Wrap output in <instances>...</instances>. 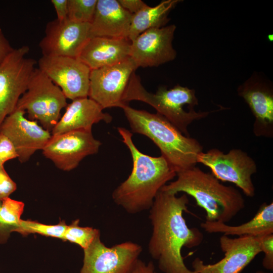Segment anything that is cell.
Masks as SVG:
<instances>
[{
    "label": "cell",
    "mask_w": 273,
    "mask_h": 273,
    "mask_svg": "<svg viewBox=\"0 0 273 273\" xmlns=\"http://www.w3.org/2000/svg\"><path fill=\"white\" fill-rule=\"evenodd\" d=\"M189 202L185 194L177 197L160 190L150 209L152 233L148 250L164 273H196L187 268L181 255L184 247L198 246L203 240L201 232L189 228L183 216Z\"/></svg>",
    "instance_id": "cell-1"
},
{
    "label": "cell",
    "mask_w": 273,
    "mask_h": 273,
    "mask_svg": "<svg viewBox=\"0 0 273 273\" xmlns=\"http://www.w3.org/2000/svg\"><path fill=\"white\" fill-rule=\"evenodd\" d=\"M117 129L130 151L133 167L128 178L113 192L112 199L131 214L150 209L158 193L176 173L162 156L152 157L140 152L130 131L122 127Z\"/></svg>",
    "instance_id": "cell-2"
},
{
    "label": "cell",
    "mask_w": 273,
    "mask_h": 273,
    "mask_svg": "<svg viewBox=\"0 0 273 273\" xmlns=\"http://www.w3.org/2000/svg\"><path fill=\"white\" fill-rule=\"evenodd\" d=\"M176 176L160 190L176 195L183 192L193 197L205 211L206 221L226 223L245 207V200L238 189L223 185L211 173L196 166Z\"/></svg>",
    "instance_id": "cell-3"
},
{
    "label": "cell",
    "mask_w": 273,
    "mask_h": 273,
    "mask_svg": "<svg viewBox=\"0 0 273 273\" xmlns=\"http://www.w3.org/2000/svg\"><path fill=\"white\" fill-rule=\"evenodd\" d=\"M121 109L131 132L149 138L176 173L196 166L197 157L203 149L197 140L183 134L158 113L135 109L128 104Z\"/></svg>",
    "instance_id": "cell-4"
},
{
    "label": "cell",
    "mask_w": 273,
    "mask_h": 273,
    "mask_svg": "<svg viewBox=\"0 0 273 273\" xmlns=\"http://www.w3.org/2000/svg\"><path fill=\"white\" fill-rule=\"evenodd\" d=\"M139 101L149 104L178 130L190 136L188 127L195 120L205 118L211 111L195 110L198 99L194 89L177 84L169 89L160 86L155 93L147 91L141 78L134 72L129 80L123 97L125 104L131 101Z\"/></svg>",
    "instance_id": "cell-5"
},
{
    "label": "cell",
    "mask_w": 273,
    "mask_h": 273,
    "mask_svg": "<svg viewBox=\"0 0 273 273\" xmlns=\"http://www.w3.org/2000/svg\"><path fill=\"white\" fill-rule=\"evenodd\" d=\"M67 105V98L61 89L35 68L16 108L27 113L29 120L38 121L43 128L52 131L61 118L62 109Z\"/></svg>",
    "instance_id": "cell-6"
},
{
    "label": "cell",
    "mask_w": 273,
    "mask_h": 273,
    "mask_svg": "<svg viewBox=\"0 0 273 273\" xmlns=\"http://www.w3.org/2000/svg\"><path fill=\"white\" fill-rule=\"evenodd\" d=\"M198 163L209 168L211 173L219 180L235 184L248 197L255 196V188L252 176L257 172V165L246 152L233 149L225 154L213 148L200 153Z\"/></svg>",
    "instance_id": "cell-7"
},
{
    "label": "cell",
    "mask_w": 273,
    "mask_h": 273,
    "mask_svg": "<svg viewBox=\"0 0 273 273\" xmlns=\"http://www.w3.org/2000/svg\"><path fill=\"white\" fill-rule=\"evenodd\" d=\"M29 51L27 46L14 49L0 64V126L16 108L35 69L36 61L26 57Z\"/></svg>",
    "instance_id": "cell-8"
},
{
    "label": "cell",
    "mask_w": 273,
    "mask_h": 273,
    "mask_svg": "<svg viewBox=\"0 0 273 273\" xmlns=\"http://www.w3.org/2000/svg\"><path fill=\"white\" fill-rule=\"evenodd\" d=\"M142 251L141 246L129 241L108 247L99 236L83 250L79 273H131Z\"/></svg>",
    "instance_id": "cell-9"
},
{
    "label": "cell",
    "mask_w": 273,
    "mask_h": 273,
    "mask_svg": "<svg viewBox=\"0 0 273 273\" xmlns=\"http://www.w3.org/2000/svg\"><path fill=\"white\" fill-rule=\"evenodd\" d=\"M101 145L92 130L81 129L52 135L42 151L57 168L70 171L86 156L97 153Z\"/></svg>",
    "instance_id": "cell-10"
},
{
    "label": "cell",
    "mask_w": 273,
    "mask_h": 273,
    "mask_svg": "<svg viewBox=\"0 0 273 273\" xmlns=\"http://www.w3.org/2000/svg\"><path fill=\"white\" fill-rule=\"evenodd\" d=\"M137 68L129 58L121 63L92 69L88 97L103 109L121 107L123 97L132 74Z\"/></svg>",
    "instance_id": "cell-11"
},
{
    "label": "cell",
    "mask_w": 273,
    "mask_h": 273,
    "mask_svg": "<svg viewBox=\"0 0 273 273\" xmlns=\"http://www.w3.org/2000/svg\"><path fill=\"white\" fill-rule=\"evenodd\" d=\"M38 69L62 91L67 99L87 98L91 69L78 58L42 56Z\"/></svg>",
    "instance_id": "cell-12"
},
{
    "label": "cell",
    "mask_w": 273,
    "mask_h": 273,
    "mask_svg": "<svg viewBox=\"0 0 273 273\" xmlns=\"http://www.w3.org/2000/svg\"><path fill=\"white\" fill-rule=\"evenodd\" d=\"M91 38L90 23L56 19L47 24L39 46L42 56L78 58Z\"/></svg>",
    "instance_id": "cell-13"
},
{
    "label": "cell",
    "mask_w": 273,
    "mask_h": 273,
    "mask_svg": "<svg viewBox=\"0 0 273 273\" xmlns=\"http://www.w3.org/2000/svg\"><path fill=\"white\" fill-rule=\"evenodd\" d=\"M220 246L224 257L213 264H205L199 258L192 262L196 273H241L261 252L259 237L242 236L231 238L223 235Z\"/></svg>",
    "instance_id": "cell-14"
},
{
    "label": "cell",
    "mask_w": 273,
    "mask_h": 273,
    "mask_svg": "<svg viewBox=\"0 0 273 273\" xmlns=\"http://www.w3.org/2000/svg\"><path fill=\"white\" fill-rule=\"evenodd\" d=\"M175 29L174 24L151 28L131 41L130 58L136 67H158L174 60L176 52L172 41Z\"/></svg>",
    "instance_id": "cell-15"
},
{
    "label": "cell",
    "mask_w": 273,
    "mask_h": 273,
    "mask_svg": "<svg viewBox=\"0 0 273 273\" xmlns=\"http://www.w3.org/2000/svg\"><path fill=\"white\" fill-rule=\"evenodd\" d=\"M237 93L248 105L255 120V136L273 137V87L271 82L254 72L240 85Z\"/></svg>",
    "instance_id": "cell-16"
},
{
    "label": "cell",
    "mask_w": 273,
    "mask_h": 273,
    "mask_svg": "<svg viewBox=\"0 0 273 273\" xmlns=\"http://www.w3.org/2000/svg\"><path fill=\"white\" fill-rule=\"evenodd\" d=\"M25 114L24 111L16 108L0 126V133L12 142L21 163L27 161L36 151L42 150L52 136L50 131L36 121L27 119Z\"/></svg>",
    "instance_id": "cell-17"
},
{
    "label": "cell",
    "mask_w": 273,
    "mask_h": 273,
    "mask_svg": "<svg viewBox=\"0 0 273 273\" xmlns=\"http://www.w3.org/2000/svg\"><path fill=\"white\" fill-rule=\"evenodd\" d=\"M132 16L118 0H97L90 23L91 37L127 38Z\"/></svg>",
    "instance_id": "cell-18"
},
{
    "label": "cell",
    "mask_w": 273,
    "mask_h": 273,
    "mask_svg": "<svg viewBox=\"0 0 273 273\" xmlns=\"http://www.w3.org/2000/svg\"><path fill=\"white\" fill-rule=\"evenodd\" d=\"M103 109L88 97L76 99L66 107L63 115L51 131L57 135L77 130H92L94 124L101 121L109 123L112 116L103 112Z\"/></svg>",
    "instance_id": "cell-19"
},
{
    "label": "cell",
    "mask_w": 273,
    "mask_h": 273,
    "mask_svg": "<svg viewBox=\"0 0 273 273\" xmlns=\"http://www.w3.org/2000/svg\"><path fill=\"white\" fill-rule=\"evenodd\" d=\"M131 41L127 38L92 37L79 57L92 69L111 66L130 58Z\"/></svg>",
    "instance_id": "cell-20"
},
{
    "label": "cell",
    "mask_w": 273,
    "mask_h": 273,
    "mask_svg": "<svg viewBox=\"0 0 273 273\" xmlns=\"http://www.w3.org/2000/svg\"><path fill=\"white\" fill-rule=\"evenodd\" d=\"M201 227L209 233H221L226 236L260 237L273 234V203H264L254 216L239 225H229L217 221H205Z\"/></svg>",
    "instance_id": "cell-21"
},
{
    "label": "cell",
    "mask_w": 273,
    "mask_h": 273,
    "mask_svg": "<svg viewBox=\"0 0 273 273\" xmlns=\"http://www.w3.org/2000/svg\"><path fill=\"white\" fill-rule=\"evenodd\" d=\"M181 1L165 0L154 7L146 6L132 15L127 38L130 41L144 31L166 26L170 20L168 15Z\"/></svg>",
    "instance_id": "cell-22"
},
{
    "label": "cell",
    "mask_w": 273,
    "mask_h": 273,
    "mask_svg": "<svg viewBox=\"0 0 273 273\" xmlns=\"http://www.w3.org/2000/svg\"><path fill=\"white\" fill-rule=\"evenodd\" d=\"M78 219L67 225L62 240L78 245L83 250L87 248L97 237L100 236V231L92 227H82Z\"/></svg>",
    "instance_id": "cell-23"
},
{
    "label": "cell",
    "mask_w": 273,
    "mask_h": 273,
    "mask_svg": "<svg viewBox=\"0 0 273 273\" xmlns=\"http://www.w3.org/2000/svg\"><path fill=\"white\" fill-rule=\"evenodd\" d=\"M67 226L64 221H61L57 224L49 225L34 221L21 219L16 232L22 235L38 234L62 240Z\"/></svg>",
    "instance_id": "cell-24"
},
{
    "label": "cell",
    "mask_w": 273,
    "mask_h": 273,
    "mask_svg": "<svg viewBox=\"0 0 273 273\" xmlns=\"http://www.w3.org/2000/svg\"><path fill=\"white\" fill-rule=\"evenodd\" d=\"M97 0H68V19L75 22L90 23Z\"/></svg>",
    "instance_id": "cell-25"
},
{
    "label": "cell",
    "mask_w": 273,
    "mask_h": 273,
    "mask_svg": "<svg viewBox=\"0 0 273 273\" xmlns=\"http://www.w3.org/2000/svg\"><path fill=\"white\" fill-rule=\"evenodd\" d=\"M24 204L8 197L1 202L0 217L3 221L9 226L12 232H16L21 219Z\"/></svg>",
    "instance_id": "cell-26"
},
{
    "label": "cell",
    "mask_w": 273,
    "mask_h": 273,
    "mask_svg": "<svg viewBox=\"0 0 273 273\" xmlns=\"http://www.w3.org/2000/svg\"><path fill=\"white\" fill-rule=\"evenodd\" d=\"M261 252L264 254L262 265L266 269L273 270V234L259 237Z\"/></svg>",
    "instance_id": "cell-27"
},
{
    "label": "cell",
    "mask_w": 273,
    "mask_h": 273,
    "mask_svg": "<svg viewBox=\"0 0 273 273\" xmlns=\"http://www.w3.org/2000/svg\"><path fill=\"white\" fill-rule=\"evenodd\" d=\"M18 158L17 151L10 140L0 133V164L4 165L5 162Z\"/></svg>",
    "instance_id": "cell-28"
},
{
    "label": "cell",
    "mask_w": 273,
    "mask_h": 273,
    "mask_svg": "<svg viewBox=\"0 0 273 273\" xmlns=\"http://www.w3.org/2000/svg\"><path fill=\"white\" fill-rule=\"evenodd\" d=\"M17 189L16 184L12 179L4 168L0 164V203L9 197Z\"/></svg>",
    "instance_id": "cell-29"
},
{
    "label": "cell",
    "mask_w": 273,
    "mask_h": 273,
    "mask_svg": "<svg viewBox=\"0 0 273 273\" xmlns=\"http://www.w3.org/2000/svg\"><path fill=\"white\" fill-rule=\"evenodd\" d=\"M120 5L126 11L133 15L147 5L141 0H118Z\"/></svg>",
    "instance_id": "cell-30"
},
{
    "label": "cell",
    "mask_w": 273,
    "mask_h": 273,
    "mask_svg": "<svg viewBox=\"0 0 273 273\" xmlns=\"http://www.w3.org/2000/svg\"><path fill=\"white\" fill-rule=\"evenodd\" d=\"M58 20L68 19V0H52Z\"/></svg>",
    "instance_id": "cell-31"
},
{
    "label": "cell",
    "mask_w": 273,
    "mask_h": 273,
    "mask_svg": "<svg viewBox=\"0 0 273 273\" xmlns=\"http://www.w3.org/2000/svg\"><path fill=\"white\" fill-rule=\"evenodd\" d=\"M14 49L0 28V64Z\"/></svg>",
    "instance_id": "cell-32"
},
{
    "label": "cell",
    "mask_w": 273,
    "mask_h": 273,
    "mask_svg": "<svg viewBox=\"0 0 273 273\" xmlns=\"http://www.w3.org/2000/svg\"><path fill=\"white\" fill-rule=\"evenodd\" d=\"M131 273H158L155 270V266L152 262L146 263L140 259L136 261Z\"/></svg>",
    "instance_id": "cell-33"
},
{
    "label": "cell",
    "mask_w": 273,
    "mask_h": 273,
    "mask_svg": "<svg viewBox=\"0 0 273 273\" xmlns=\"http://www.w3.org/2000/svg\"><path fill=\"white\" fill-rule=\"evenodd\" d=\"M1 205V202L0 203V208ZM11 232L10 228L3 221L0 217V243L6 242Z\"/></svg>",
    "instance_id": "cell-34"
},
{
    "label": "cell",
    "mask_w": 273,
    "mask_h": 273,
    "mask_svg": "<svg viewBox=\"0 0 273 273\" xmlns=\"http://www.w3.org/2000/svg\"><path fill=\"white\" fill-rule=\"evenodd\" d=\"M255 273H270V272H264L261 270H258V271H257Z\"/></svg>",
    "instance_id": "cell-35"
}]
</instances>
